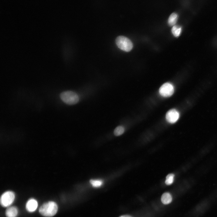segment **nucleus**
<instances>
[{"label": "nucleus", "instance_id": "nucleus-1", "mask_svg": "<svg viewBox=\"0 0 217 217\" xmlns=\"http://www.w3.org/2000/svg\"><path fill=\"white\" fill-rule=\"evenodd\" d=\"M58 207L56 203L53 201H49L43 204L39 208V211L43 216L52 217L57 212Z\"/></svg>", "mask_w": 217, "mask_h": 217}, {"label": "nucleus", "instance_id": "nucleus-2", "mask_svg": "<svg viewBox=\"0 0 217 217\" xmlns=\"http://www.w3.org/2000/svg\"><path fill=\"white\" fill-rule=\"evenodd\" d=\"M60 97L63 102L70 105L76 104L79 100L78 96L77 93L70 91L61 93L60 95Z\"/></svg>", "mask_w": 217, "mask_h": 217}, {"label": "nucleus", "instance_id": "nucleus-3", "mask_svg": "<svg viewBox=\"0 0 217 217\" xmlns=\"http://www.w3.org/2000/svg\"><path fill=\"white\" fill-rule=\"evenodd\" d=\"M116 43L119 49L126 52L130 51L133 46L131 41L128 38L123 36H118L116 39Z\"/></svg>", "mask_w": 217, "mask_h": 217}, {"label": "nucleus", "instance_id": "nucleus-4", "mask_svg": "<svg viewBox=\"0 0 217 217\" xmlns=\"http://www.w3.org/2000/svg\"><path fill=\"white\" fill-rule=\"evenodd\" d=\"M15 195L13 192L11 191H6L1 196V204L3 207H8L13 203Z\"/></svg>", "mask_w": 217, "mask_h": 217}, {"label": "nucleus", "instance_id": "nucleus-5", "mask_svg": "<svg viewBox=\"0 0 217 217\" xmlns=\"http://www.w3.org/2000/svg\"><path fill=\"white\" fill-rule=\"evenodd\" d=\"M159 91L162 96L164 97H168L173 94L174 92V88L171 84L166 83L160 87Z\"/></svg>", "mask_w": 217, "mask_h": 217}, {"label": "nucleus", "instance_id": "nucleus-6", "mask_svg": "<svg viewBox=\"0 0 217 217\" xmlns=\"http://www.w3.org/2000/svg\"><path fill=\"white\" fill-rule=\"evenodd\" d=\"M179 116L178 112L175 109H172L169 110L166 115L167 121L171 123H175L178 120Z\"/></svg>", "mask_w": 217, "mask_h": 217}, {"label": "nucleus", "instance_id": "nucleus-7", "mask_svg": "<svg viewBox=\"0 0 217 217\" xmlns=\"http://www.w3.org/2000/svg\"><path fill=\"white\" fill-rule=\"evenodd\" d=\"M37 206V202L33 199H31L28 200L26 205V209L30 212H34L36 209Z\"/></svg>", "mask_w": 217, "mask_h": 217}, {"label": "nucleus", "instance_id": "nucleus-8", "mask_svg": "<svg viewBox=\"0 0 217 217\" xmlns=\"http://www.w3.org/2000/svg\"><path fill=\"white\" fill-rule=\"evenodd\" d=\"M17 208L15 206H11L8 208L5 211L7 217H16L18 214Z\"/></svg>", "mask_w": 217, "mask_h": 217}, {"label": "nucleus", "instance_id": "nucleus-9", "mask_svg": "<svg viewBox=\"0 0 217 217\" xmlns=\"http://www.w3.org/2000/svg\"><path fill=\"white\" fill-rule=\"evenodd\" d=\"M172 200L171 195L169 193H165L162 195L161 200L163 203L167 204L170 203Z\"/></svg>", "mask_w": 217, "mask_h": 217}, {"label": "nucleus", "instance_id": "nucleus-10", "mask_svg": "<svg viewBox=\"0 0 217 217\" xmlns=\"http://www.w3.org/2000/svg\"><path fill=\"white\" fill-rule=\"evenodd\" d=\"M178 15L175 13H172L169 17L168 20V23L170 26H174L176 23L178 19Z\"/></svg>", "mask_w": 217, "mask_h": 217}, {"label": "nucleus", "instance_id": "nucleus-11", "mask_svg": "<svg viewBox=\"0 0 217 217\" xmlns=\"http://www.w3.org/2000/svg\"><path fill=\"white\" fill-rule=\"evenodd\" d=\"M181 31V27L179 25H174L171 29V32L176 37H178L180 35Z\"/></svg>", "mask_w": 217, "mask_h": 217}, {"label": "nucleus", "instance_id": "nucleus-12", "mask_svg": "<svg viewBox=\"0 0 217 217\" xmlns=\"http://www.w3.org/2000/svg\"><path fill=\"white\" fill-rule=\"evenodd\" d=\"M124 128L122 126H119L116 127L114 132V134L116 136H119L122 134L124 132Z\"/></svg>", "mask_w": 217, "mask_h": 217}, {"label": "nucleus", "instance_id": "nucleus-13", "mask_svg": "<svg viewBox=\"0 0 217 217\" xmlns=\"http://www.w3.org/2000/svg\"><path fill=\"white\" fill-rule=\"evenodd\" d=\"M174 175L173 174L168 175L166 177L165 181V183L167 185H170L173 182Z\"/></svg>", "mask_w": 217, "mask_h": 217}, {"label": "nucleus", "instance_id": "nucleus-14", "mask_svg": "<svg viewBox=\"0 0 217 217\" xmlns=\"http://www.w3.org/2000/svg\"><path fill=\"white\" fill-rule=\"evenodd\" d=\"M90 182L92 186L94 187H98L100 186L102 183V181L99 180H90Z\"/></svg>", "mask_w": 217, "mask_h": 217}, {"label": "nucleus", "instance_id": "nucleus-15", "mask_svg": "<svg viewBox=\"0 0 217 217\" xmlns=\"http://www.w3.org/2000/svg\"><path fill=\"white\" fill-rule=\"evenodd\" d=\"M119 217H132L131 216L129 215H123L122 216H120Z\"/></svg>", "mask_w": 217, "mask_h": 217}]
</instances>
